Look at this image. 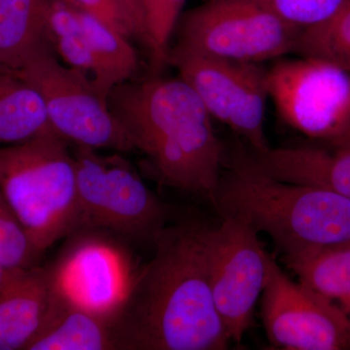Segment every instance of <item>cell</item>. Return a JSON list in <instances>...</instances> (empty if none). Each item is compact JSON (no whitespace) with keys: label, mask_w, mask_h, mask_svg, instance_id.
<instances>
[{"label":"cell","mask_w":350,"mask_h":350,"mask_svg":"<svg viewBox=\"0 0 350 350\" xmlns=\"http://www.w3.org/2000/svg\"><path fill=\"white\" fill-rule=\"evenodd\" d=\"M207 226L185 221L157 236L155 255L135 273L112 321L119 349H228L209 280Z\"/></svg>","instance_id":"obj_1"},{"label":"cell","mask_w":350,"mask_h":350,"mask_svg":"<svg viewBox=\"0 0 350 350\" xmlns=\"http://www.w3.org/2000/svg\"><path fill=\"white\" fill-rule=\"evenodd\" d=\"M108 107L159 180L213 200L224 147L199 96L178 78L153 76L115 87Z\"/></svg>","instance_id":"obj_2"},{"label":"cell","mask_w":350,"mask_h":350,"mask_svg":"<svg viewBox=\"0 0 350 350\" xmlns=\"http://www.w3.org/2000/svg\"><path fill=\"white\" fill-rule=\"evenodd\" d=\"M211 202L275 241L285 258L350 247V200L328 189L278 180L232 154Z\"/></svg>","instance_id":"obj_3"},{"label":"cell","mask_w":350,"mask_h":350,"mask_svg":"<svg viewBox=\"0 0 350 350\" xmlns=\"http://www.w3.org/2000/svg\"><path fill=\"white\" fill-rule=\"evenodd\" d=\"M69 144L51 131L0 147V188L38 255L78 230L77 177Z\"/></svg>","instance_id":"obj_4"},{"label":"cell","mask_w":350,"mask_h":350,"mask_svg":"<svg viewBox=\"0 0 350 350\" xmlns=\"http://www.w3.org/2000/svg\"><path fill=\"white\" fill-rule=\"evenodd\" d=\"M78 230H108L153 243L169 218V207L154 195L131 163L119 153H98L75 144Z\"/></svg>","instance_id":"obj_5"},{"label":"cell","mask_w":350,"mask_h":350,"mask_svg":"<svg viewBox=\"0 0 350 350\" xmlns=\"http://www.w3.org/2000/svg\"><path fill=\"white\" fill-rule=\"evenodd\" d=\"M301 31L259 0H209L182 18L175 49L260 64L295 51Z\"/></svg>","instance_id":"obj_6"},{"label":"cell","mask_w":350,"mask_h":350,"mask_svg":"<svg viewBox=\"0 0 350 350\" xmlns=\"http://www.w3.org/2000/svg\"><path fill=\"white\" fill-rule=\"evenodd\" d=\"M10 71L40 94L51 125L69 142L96 150H135L130 135L96 93L90 78L59 63L52 46Z\"/></svg>","instance_id":"obj_7"},{"label":"cell","mask_w":350,"mask_h":350,"mask_svg":"<svg viewBox=\"0 0 350 350\" xmlns=\"http://www.w3.org/2000/svg\"><path fill=\"white\" fill-rule=\"evenodd\" d=\"M269 96L288 125L322 144L350 131V72L314 57L282 61L267 70Z\"/></svg>","instance_id":"obj_8"},{"label":"cell","mask_w":350,"mask_h":350,"mask_svg":"<svg viewBox=\"0 0 350 350\" xmlns=\"http://www.w3.org/2000/svg\"><path fill=\"white\" fill-rule=\"evenodd\" d=\"M170 63L199 96L213 118L243 138L250 150L269 148L265 133L267 71L259 64L170 51Z\"/></svg>","instance_id":"obj_9"},{"label":"cell","mask_w":350,"mask_h":350,"mask_svg":"<svg viewBox=\"0 0 350 350\" xmlns=\"http://www.w3.org/2000/svg\"><path fill=\"white\" fill-rule=\"evenodd\" d=\"M221 216V224L207 226L206 232L209 280L216 310L231 340L239 344L252 323L271 256L254 228L243 219Z\"/></svg>","instance_id":"obj_10"},{"label":"cell","mask_w":350,"mask_h":350,"mask_svg":"<svg viewBox=\"0 0 350 350\" xmlns=\"http://www.w3.org/2000/svg\"><path fill=\"white\" fill-rule=\"evenodd\" d=\"M262 319L275 349L350 350L349 315L305 283L290 280L271 257Z\"/></svg>","instance_id":"obj_11"},{"label":"cell","mask_w":350,"mask_h":350,"mask_svg":"<svg viewBox=\"0 0 350 350\" xmlns=\"http://www.w3.org/2000/svg\"><path fill=\"white\" fill-rule=\"evenodd\" d=\"M51 267L57 291L69 305L113 321L130 291L131 265L107 239L79 234Z\"/></svg>","instance_id":"obj_12"},{"label":"cell","mask_w":350,"mask_h":350,"mask_svg":"<svg viewBox=\"0 0 350 350\" xmlns=\"http://www.w3.org/2000/svg\"><path fill=\"white\" fill-rule=\"evenodd\" d=\"M61 304L51 267L7 269L0 284V350H27Z\"/></svg>","instance_id":"obj_13"},{"label":"cell","mask_w":350,"mask_h":350,"mask_svg":"<svg viewBox=\"0 0 350 350\" xmlns=\"http://www.w3.org/2000/svg\"><path fill=\"white\" fill-rule=\"evenodd\" d=\"M234 155L278 180L328 189L350 200V145H299Z\"/></svg>","instance_id":"obj_14"},{"label":"cell","mask_w":350,"mask_h":350,"mask_svg":"<svg viewBox=\"0 0 350 350\" xmlns=\"http://www.w3.org/2000/svg\"><path fill=\"white\" fill-rule=\"evenodd\" d=\"M50 3L51 0H0L2 68L17 70L39 51L52 46L48 38Z\"/></svg>","instance_id":"obj_15"},{"label":"cell","mask_w":350,"mask_h":350,"mask_svg":"<svg viewBox=\"0 0 350 350\" xmlns=\"http://www.w3.org/2000/svg\"><path fill=\"white\" fill-rule=\"evenodd\" d=\"M77 6L78 16L94 66L92 84L107 101L112 90L137 73L138 57L130 39Z\"/></svg>","instance_id":"obj_16"},{"label":"cell","mask_w":350,"mask_h":350,"mask_svg":"<svg viewBox=\"0 0 350 350\" xmlns=\"http://www.w3.org/2000/svg\"><path fill=\"white\" fill-rule=\"evenodd\" d=\"M51 125L40 94L9 69L0 68V147L23 144Z\"/></svg>","instance_id":"obj_17"},{"label":"cell","mask_w":350,"mask_h":350,"mask_svg":"<svg viewBox=\"0 0 350 350\" xmlns=\"http://www.w3.org/2000/svg\"><path fill=\"white\" fill-rule=\"evenodd\" d=\"M111 349H119L111 321L61 297L56 314L27 350Z\"/></svg>","instance_id":"obj_18"},{"label":"cell","mask_w":350,"mask_h":350,"mask_svg":"<svg viewBox=\"0 0 350 350\" xmlns=\"http://www.w3.org/2000/svg\"><path fill=\"white\" fill-rule=\"evenodd\" d=\"M300 282L338 304L350 317V247L285 258Z\"/></svg>","instance_id":"obj_19"},{"label":"cell","mask_w":350,"mask_h":350,"mask_svg":"<svg viewBox=\"0 0 350 350\" xmlns=\"http://www.w3.org/2000/svg\"><path fill=\"white\" fill-rule=\"evenodd\" d=\"M295 52L328 62L350 72V0L324 22L301 31Z\"/></svg>","instance_id":"obj_20"},{"label":"cell","mask_w":350,"mask_h":350,"mask_svg":"<svg viewBox=\"0 0 350 350\" xmlns=\"http://www.w3.org/2000/svg\"><path fill=\"white\" fill-rule=\"evenodd\" d=\"M48 38L55 53L66 66L82 72L92 81L94 62L78 16L77 6L72 0H51Z\"/></svg>","instance_id":"obj_21"},{"label":"cell","mask_w":350,"mask_h":350,"mask_svg":"<svg viewBox=\"0 0 350 350\" xmlns=\"http://www.w3.org/2000/svg\"><path fill=\"white\" fill-rule=\"evenodd\" d=\"M186 0H142L145 45L154 68L170 62V41Z\"/></svg>","instance_id":"obj_22"},{"label":"cell","mask_w":350,"mask_h":350,"mask_svg":"<svg viewBox=\"0 0 350 350\" xmlns=\"http://www.w3.org/2000/svg\"><path fill=\"white\" fill-rule=\"evenodd\" d=\"M38 252L0 188V265L5 269L33 266Z\"/></svg>","instance_id":"obj_23"},{"label":"cell","mask_w":350,"mask_h":350,"mask_svg":"<svg viewBox=\"0 0 350 350\" xmlns=\"http://www.w3.org/2000/svg\"><path fill=\"white\" fill-rule=\"evenodd\" d=\"M73 2L113 27L126 38H137L145 44L144 23L129 0H72Z\"/></svg>","instance_id":"obj_24"},{"label":"cell","mask_w":350,"mask_h":350,"mask_svg":"<svg viewBox=\"0 0 350 350\" xmlns=\"http://www.w3.org/2000/svg\"><path fill=\"white\" fill-rule=\"evenodd\" d=\"M271 12L301 31L324 22L344 0H259Z\"/></svg>","instance_id":"obj_25"},{"label":"cell","mask_w":350,"mask_h":350,"mask_svg":"<svg viewBox=\"0 0 350 350\" xmlns=\"http://www.w3.org/2000/svg\"><path fill=\"white\" fill-rule=\"evenodd\" d=\"M129 1L135 7V10L137 11V13L142 17V23H144V18H142V0H129Z\"/></svg>","instance_id":"obj_26"},{"label":"cell","mask_w":350,"mask_h":350,"mask_svg":"<svg viewBox=\"0 0 350 350\" xmlns=\"http://www.w3.org/2000/svg\"><path fill=\"white\" fill-rule=\"evenodd\" d=\"M340 145H350V131L349 133H347L342 140H340V142H338V144H334L333 146H340Z\"/></svg>","instance_id":"obj_27"},{"label":"cell","mask_w":350,"mask_h":350,"mask_svg":"<svg viewBox=\"0 0 350 350\" xmlns=\"http://www.w3.org/2000/svg\"><path fill=\"white\" fill-rule=\"evenodd\" d=\"M6 269L4 267L0 265V284H1L2 280H3L4 275H5Z\"/></svg>","instance_id":"obj_28"},{"label":"cell","mask_w":350,"mask_h":350,"mask_svg":"<svg viewBox=\"0 0 350 350\" xmlns=\"http://www.w3.org/2000/svg\"><path fill=\"white\" fill-rule=\"evenodd\" d=\"M0 68H2V66H0Z\"/></svg>","instance_id":"obj_29"}]
</instances>
